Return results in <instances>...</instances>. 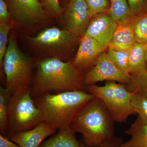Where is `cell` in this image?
<instances>
[{"label":"cell","mask_w":147,"mask_h":147,"mask_svg":"<svg viewBox=\"0 0 147 147\" xmlns=\"http://www.w3.org/2000/svg\"><path fill=\"white\" fill-rule=\"evenodd\" d=\"M9 139L7 137L0 134V147H20L16 143Z\"/></svg>","instance_id":"30"},{"label":"cell","mask_w":147,"mask_h":147,"mask_svg":"<svg viewBox=\"0 0 147 147\" xmlns=\"http://www.w3.org/2000/svg\"><path fill=\"white\" fill-rule=\"evenodd\" d=\"M136 43L129 23L117 24L108 48L117 51H129Z\"/></svg>","instance_id":"14"},{"label":"cell","mask_w":147,"mask_h":147,"mask_svg":"<svg viewBox=\"0 0 147 147\" xmlns=\"http://www.w3.org/2000/svg\"><path fill=\"white\" fill-rule=\"evenodd\" d=\"M14 26L13 24H0V68L1 74L3 71V62L7 47L9 33Z\"/></svg>","instance_id":"23"},{"label":"cell","mask_w":147,"mask_h":147,"mask_svg":"<svg viewBox=\"0 0 147 147\" xmlns=\"http://www.w3.org/2000/svg\"><path fill=\"white\" fill-rule=\"evenodd\" d=\"M131 138L121 147H147V123L139 116L127 130L124 131Z\"/></svg>","instance_id":"15"},{"label":"cell","mask_w":147,"mask_h":147,"mask_svg":"<svg viewBox=\"0 0 147 147\" xmlns=\"http://www.w3.org/2000/svg\"><path fill=\"white\" fill-rule=\"evenodd\" d=\"M91 18L85 0H70L62 16L64 29L81 38Z\"/></svg>","instance_id":"10"},{"label":"cell","mask_w":147,"mask_h":147,"mask_svg":"<svg viewBox=\"0 0 147 147\" xmlns=\"http://www.w3.org/2000/svg\"><path fill=\"white\" fill-rule=\"evenodd\" d=\"M88 7V13L91 18L94 16L109 12L110 0H85Z\"/></svg>","instance_id":"24"},{"label":"cell","mask_w":147,"mask_h":147,"mask_svg":"<svg viewBox=\"0 0 147 147\" xmlns=\"http://www.w3.org/2000/svg\"><path fill=\"white\" fill-rule=\"evenodd\" d=\"M127 2L134 17L147 13V0H127Z\"/></svg>","instance_id":"27"},{"label":"cell","mask_w":147,"mask_h":147,"mask_svg":"<svg viewBox=\"0 0 147 147\" xmlns=\"http://www.w3.org/2000/svg\"><path fill=\"white\" fill-rule=\"evenodd\" d=\"M36 72L33 77L32 96L38 97L50 91L57 93L69 91H86L85 74L74 64L54 57L40 58L35 63Z\"/></svg>","instance_id":"1"},{"label":"cell","mask_w":147,"mask_h":147,"mask_svg":"<svg viewBox=\"0 0 147 147\" xmlns=\"http://www.w3.org/2000/svg\"><path fill=\"white\" fill-rule=\"evenodd\" d=\"M86 91L102 101L115 122H125L129 116L137 114L131 104L135 92L129 91L124 84L108 81L102 86H87Z\"/></svg>","instance_id":"7"},{"label":"cell","mask_w":147,"mask_h":147,"mask_svg":"<svg viewBox=\"0 0 147 147\" xmlns=\"http://www.w3.org/2000/svg\"><path fill=\"white\" fill-rule=\"evenodd\" d=\"M43 121L41 110L36 105L28 87L11 95L8 107V125L5 137L28 131Z\"/></svg>","instance_id":"5"},{"label":"cell","mask_w":147,"mask_h":147,"mask_svg":"<svg viewBox=\"0 0 147 147\" xmlns=\"http://www.w3.org/2000/svg\"><path fill=\"white\" fill-rule=\"evenodd\" d=\"M33 65V61L21 52L16 38L11 35L4 57L3 70L6 76L5 88L11 94L31 87Z\"/></svg>","instance_id":"6"},{"label":"cell","mask_w":147,"mask_h":147,"mask_svg":"<svg viewBox=\"0 0 147 147\" xmlns=\"http://www.w3.org/2000/svg\"><path fill=\"white\" fill-rule=\"evenodd\" d=\"M109 57L124 73L130 75L129 68V51H117L109 49L107 53Z\"/></svg>","instance_id":"21"},{"label":"cell","mask_w":147,"mask_h":147,"mask_svg":"<svg viewBox=\"0 0 147 147\" xmlns=\"http://www.w3.org/2000/svg\"><path fill=\"white\" fill-rule=\"evenodd\" d=\"M75 134L70 127L61 129L39 147H81V143L77 141Z\"/></svg>","instance_id":"16"},{"label":"cell","mask_w":147,"mask_h":147,"mask_svg":"<svg viewBox=\"0 0 147 147\" xmlns=\"http://www.w3.org/2000/svg\"><path fill=\"white\" fill-rule=\"evenodd\" d=\"M117 26L108 12L92 17L84 35L90 37L107 49Z\"/></svg>","instance_id":"12"},{"label":"cell","mask_w":147,"mask_h":147,"mask_svg":"<svg viewBox=\"0 0 147 147\" xmlns=\"http://www.w3.org/2000/svg\"><path fill=\"white\" fill-rule=\"evenodd\" d=\"M57 131L43 121L31 129L13 134L9 139L20 147H39L44 139Z\"/></svg>","instance_id":"13"},{"label":"cell","mask_w":147,"mask_h":147,"mask_svg":"<svg viewBox=\"0 0 147 147\" xmlns=\"http://www.w3.org/2000/svg\"><path fill=\"white\" fill-rule=\"evenodd\" d=\"M14 26L28 30L43 24L48 15L39 0H5Z\"/></svg>","instance_id":"8"},{"label":"cell","mask_w":147,"mask_h":147,"mask_svg":"<svg viewBox=\"0 0 147 147\" xmlns=\"http://www.w3.org/2000/svg\"><path fill=\"white\" fill-rule=\"evenodd\" d=\"M106 49L94 38L84 35L80 39L72 62L80 71L87 73L95 65L98 59Z\"/></svg>","instance_id":"11"},{"label":"cell","mask_w":147,"mask_h":147,"mask_svg":"<svg viewBox=\"0 0 147 147\" xmlns=\"http://www.w3.org/2000/svg\"><path fill=\"white\" fill-rule=\"evenodd\" d=\"M11 94L7 88L0 87V132L5 136L8 125V107Z\"/></svg>","instance_id":"20"},{"label":"cell","mask_w":147,"mask_h":147,"mask_svg":"<svg viewBox=\"0 0 147 147\" xmlns=\"http://www.w3.org/2000/svg\"><path fill=\"white\" fill-rule=\"evenodd\" d=\"M0 24H13L5 0H0Z\"/></svg>","instance_id":"28"},{"label":"cell","mask_w":147,"mask_h":147,"mask_svg":"<svg viewBox=\"0 0 147 147\" xmlns=\"http://www.w3.org/2000/svg\"><path fill=\"white\" fill-rule=\"evenodd\" d=\"M81 38L65 29L53 27L42 30L34 36H27L26 38L40 58L54 57L68 61Z\"/></svg>","instance_id":"4"},{"label":"cell","mask_w":147,"mask_h":147,"mask_svg":"<svg viewBox=\"0 0 147 147\" xmlns=\"http://www.w3.org/2000/svg\"><path fill=\"white\" fill-rule=\"evenodd\" d=\"M125 85L129 91L147 96V70L139 75L131 76L130 81Z\"/></svg>","instance_id":"22"},{"label":"cell","mask_w":147,"mask_h":147,"mask_svg":"<svg viewBox=\"0 0 147 147\" xmlns=\"http://www.w3.org/2000/svg\"><path fill=\"white\" fill-rule=\"evenodd\" d=\"M43 1L48 16L55 18L61 17L63 9L60 5L59 0H43Z\"/></svg>","instance_id":"26"},{"label":"cell","mask_w":147,"mask_h":147,"mask_svg":"<svg viewBox=\"0 0 147 147\" xmlns=\"http://www.w3.org/2000/svg\"><path fill=\"white\" fill-rule=\"evenodd\" d=\"M129 24L136 42L145 45L147 42V13L134 17Z\"/></svg>","instance_id":"19"},{"label":"cell","mask_w":147,"mask_h":147,"mask_svg":"<svg viewBox=\"0 0 147 147\" xmlns=\"http://www.w3.org/2000/svg\"><path fill=\"white\" fill-rule=\"evenodd\" d=\"M145 47H146V60L147 64V42L145 44Z\"/></svg>","instance_id":"31"},{"label":"cell","mask_w":147,"mask_h":147,"mask_svg":"<svg viewBox=\"0 0 147 147\" xmlns=\"http://www.w3.org/2000/svg\"><path fill=\"white\" fill-rule=\"evenodd\" d=\"M115 122L104 103L95 97L80 110L70 127L82 134L86 147H103L115 137Z\"/></svg>","instance_id":"2"},{"label":"cell","mask_w":147,"mask_h":147,"mask_svg":"<svg viewBox=\"0 0 147 147\" xmlns=\"http://www.w3.org/2000/svg\"><path fill=\"white\" fill-rule=\"evenodd\" d=\"M131 104L139 117L147 123V96L135 92Z\"/></svg>","instance_id":"25"},{"label":"cell","mask_w":147,"mask_h":147,"mask_svg":"<svg viewBox=\"0 0 147 147\" xmlns=\"http://www.w3.org/2000/svg\"><path fill=\"white\" fill-rule=\"evenodd\" d=\"M129 68L131 76L139 75L147 70L145 44L136 43L129 51Z\"/></svg>","instance_id":"17"},{"label":"cell","mask_w":147,"mask_h":147,"mask_svg":"<svg viewBox=\"0 0 147 147\" xmlns=\"http://www.w3.org/2000/svg\"><path fill=\"white\" fill-rule=\"evenodd\" d=\"M95 98L86 91L50 92L35 98V103L42 112L43 121L59 130L68 128L73 119L87 103Z\"/></svg>","instance_id":"3"},{"label":"cell","mask_w":147,"mask_h":147,"mask_svg":"<svg viewBox=\"0 0 147 147\" xmlns=\"http://www.w3.org/2000/svg\"><path fill=\"white\" fill-rule=\"evenodd\" d=\"M109 13L117 24L129 23L134 18L127 0H110Z\"/></svg>","instance_id":"18"},{"label":"cell","mask_w":147,"mask_h":147,"mask_svg":"<svg viewBox=\"0 0 147 147\" xmlns=\"http://www.w3.org/2000/svg\"><path fill=\"white\" fill-rule=\"evenodd\" d=\"M131 75L124 73L115 64L107 53L99 56L95 65L85 74L84 82L86 86L103 81H113L126 85Z\"/></svg>","instance_id":"9"},{"label":"cell","mask_w":147,"mask_h":147,"mask_svg":"<svg viewBox=\"0 0 147 147\" xmlns=\"http://www.w3.org/2000/svg\"><path fill=\"white\" fill-rule=\"evenodd\" d=\"M81 143V147H86L82 142ZM122 138L121 137H115L114 139L106 144L103 147H121L122 144L123 143Z\"/></svg>","instance_id":"29"}]
</instances>
